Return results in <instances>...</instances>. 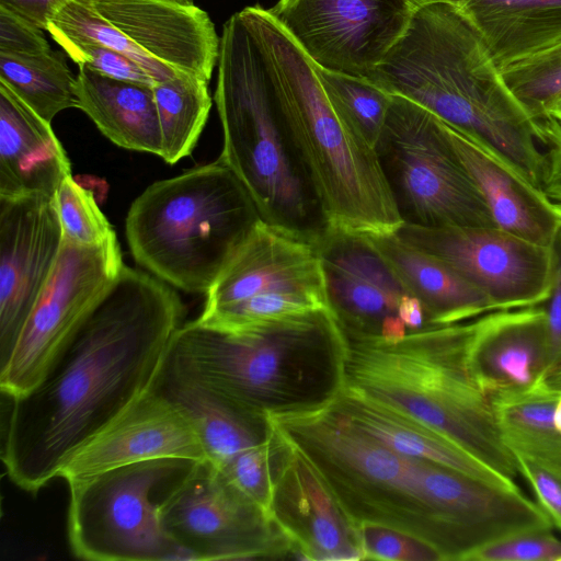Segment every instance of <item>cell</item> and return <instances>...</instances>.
Wrapping results in <instances>:
<instances>
[{"label": "cell", "mask_w": 561, "mask_h": 561, "mask_svg": "<svg viewBox=\"0 0 561 561\" xmlns=\"http://www.w3.org/2000/svg\"><path fill=\"white\" fill-rule=\"evenodd\" d=\"M179 295L124 266L46 376L11 399L2 460L11 481L36 493L67 459L157 378L183 324Z\"/></svg>", "instance_id": "cell-1"}, {"label": "cell", "mask_w": 561, "mask_h": 561, "mask_svg": "<svg viewBox=\"0 0 561 561\" xmlns=\"http://www.w3.org/2000/svg\"><path fill=\"white\" fill-rule=\"evenodd\" d=\"M306 458L350 519L383 526L463 561L473 546L469 526L481 497L477 479L403 455L359 431L331 403L270 415Z\"/></svg>", "instance_id": "cell-2"}, {"label": "cell", "mask_w": 561, "mask_h": 561, "mask_svg": "<svg viewBox=\"0 0 561 561\" xmlns=\"http://www.w3.org/2000/svg\"><path fill=\"white\" fill-rule=\"evenodd\" d=\"M369 81L479 140L523 190L538 185L542 152L533 119L459 5L415 7L405 31Z\"/></svg>", "instance_id": "cell-3"}, {"label": "cell", "mask_w": 561, "mask_h": 561, "mask_svg": "<svg viewBox=\"0 0 561 561\" xmlns=\"http://www.w3.org/2000/svg\"><path fill=\"white\" fill-rule=\"evenodd\" d=\"M169 350L206 386L257 417L324 408L344 383L345 337L329 308L234 331L194 320L178 329Z\"/></svg>", "instance_id": "cell-4"}, {"label": "cell", "mask_w": 561, "mask_h": 561, "mask_svg": "<svg viewBox=\"0 0 561 561\" xmlns=\"http://www.w3.org/2000/svg\"><path fill=\"white\" fill-rule=\"evenodd\" d=\"M473 320L428 325L392 342L343 333V387L431 427L515 481V455L500 434L489 398L468 369Z\"/></svg>", "instance_id": "cell-5"}, {"label": "cell", "mask_w": 561, "mask_h": 561, "mask_svg": "<svg viewBox=\"0 0 561 561\" xmlns=\"http://www.w3.org/2000/svg\"><path fill=\"white\" fill-rule=\"evenodd\" d=\"M214 101L224 134L219 159L261 219L317 242L327 224L287 138L274 66L248 7L224 24Z\"/></svg>", "instance_id": "cell-6"}, {"label": "cell", "mask_w": 561, "mask_h": 561, "mask_svg": "<svg viewBox=\"0 0 561 561\" xmlns=\"http://www.w3.org/2000/svg\"><path fill=\"white\" fill-rule=\"evenodd\" d=\"M248 10L274 66L287 138L327 228L366 236L396 232L403 222L376 149L337 115L313 62L267 9Z\"/></svg>", "instance_id": "cell-7"}, {"label": "cell", "mask_w": 561, "mask_h": 561, "mask_svg": "<svg viewBox=\"0 0 561 561\" xmlns=\"http://www.w3.org/2000/svg\"><path fill=\"white\" fill-rule=\"evenodd\" d=\"M260 220L242 182L218 159L148 186L129 207L126 238L153 276L206 294Z\"/></svg>", "instance_id": "cell-8"}, {"label": "cell", "mask_w": 561, "mask_h": 561, "mask_svg": "<svg viewBox=\"0 0 561 561\" xmlns=\"http://www.w3.org/2000/svg\"><path fill=\"white\" fill-rule=\"evenodd\" d=\"M194 462L158 458L67 482L72 553L93 561L186 560L163 528L160 502Z\"/></svg>", "instance_id": "cell-9"}, {"label": "cell", "mask_w": 561, "mask_h": 561, "mask_svg": "<svg viewBox=\"0 0 561 561\" xmlns=\"http://www.w3.org/2000/svg\"><path fill=\"white\" fill-rule=\"evenodd\" d=\"M375 149L403 224L496 227L432 112L392 95Z\"/></svg>", "instance_id": "cell-10"}, {"label": "cell", "mask_w": 561, "mask_h": 561, "mask_svg": "<svg viewBox=\"0 0 561 561\" xmlns=\"http://www.w3.org/2000/svg\"><path fill=\"white\" fill-rule=\"evenodd\" d=\"M329 308L318 244L260 220L206 293L196 321L234 331Z\"/></svg>", "instance_id": "cell-11"}, {"label": "cell", "mask_w": 561, "mask_h": 561, "mask_svg": "<svg viewBox=\"0 0 561 561\" xmlns=\"http://www.w3.org/2000/svg\"><path fill=\"white\" fill-rule=\"evenodd\" d=\"M124 266L116 236L95 245L64 239L53 271L0 368L3 394L20 397L46 376Z\"/></svg>", "instance_id": "cell-12"}, {"label": "cell", "mask_w": 561, "mask_h": 561, "mask_svg": "<svg viewBox=\"0 0 561 561\" xmlns=\"http://www.w3.org/2000/svg\"><path fill=\"white\" fill-rule=\"evenodd\" d=\"M160 516L186 559L294 558L271 514L207 459L194 462L167 491Z\"/></svg>", "instance_id": "cell-13"}, {"label": "cell", "mask_w": 561, "mask_h": 561, "mask_svg": "<svg viewBox=\"0 0 561 561\" xmlns=\"http://www.w3.org/2000/svg\"><path fill=\"white\" fill-rule=\"evenodd\" d=\"M317 244L328 306L343 333L396 341L430 325L423 302L368 236L327 228Z\"/></svg>", "instance_id": "cell-14"}, {"label": "cell", "mask_w": 561, "mask_h": 561, "mask_svg": "<svg viewBox=\"0 0 561 561\" xmlns=\"http://www.w3.org/2000/svg\"><path fill=\"white\" fill-rule=\"evenodd\" d=\"M396 233L440 260L483 291L496 310L545 305L551 295L553 250L497 227H419Z\"/></svg>", "instance_id": "cell-15"}, {"label": "cell", "mask_w": 561, "mask_h": 561, "mask_svg": "<svg viewBox=\"0 0 561 561\" xmlns=\"http://www.w3.org/2000/svg\"><path fill=\"white\" fill-rule=\"evenodd\" d=\"M414 8L410 0H279L267 11L317 67L369 80Z\"/></svg>", "instance_id": "cell-16"}, {"label": "cell", "mask_w": 561, "mask_h": 561, "mask_svg": "<svg viewBox=\"0 0 561 561\" xmlns=\"http://www.w3.org/2000/svg\"><path fill=\"white\" fill-rule=\"evenodd\" d=\"M62 242L55 195L0 198V368L13 351Z\"/></svg>", "instance_id": "cell-17"}, {"label": "cell", "mask_w": 561, "mask_h": 561, "mask_svg": "<svg viewBox=\"0 0 561 561\" xmlns=\"http://www.w3.org/2000/svg\"><path fill=\"white\" fill-rule=\"evenodd\" d=\"M272 425L270 513L289 540L294 558L362 560L358 527L341 508L306 458Z\"/></svg>", "instance_id": "cell-18"}, {"label": "cell", "mask_w": 561, "mask_h": 561, "mask_svg": "<svg viewBox=\"0 0 561 561\" xmlns=\"http://www.w3.org/2000/svg\"><path fill=\"white\" fill-rule=\"evenodd\" d=\"M206 459L197 426L179 405L151 387L81 445L58 478L67 482L134 462Z\"/></svg>", "instance_id": "cell-19"}, {"label": "cell", "mask_w": 561, "mask_h": 561, "mask_svg": "<svg viewBox=\"0 0 561 561\" xmlns=\"http://www.w3.org/2000/svg\"><path fill=\"white\" fill-rule=\"evenodd\" d=\"M158 61L207 82L218 60L215 25L193 2L84 0Z\"/></svg>", "instance_id": "cell-20"}, {"label": "cell", "mask_w": 561, "mask_h": 561, "mask_svg": "<svg viewBox=\"0 0 561 561\" xmlns=\"http://www.w3.org/2000/svg\"><path fill=\"white\" fill-rule=\"evenodd\" d=\"M541 306L495 310L473 320L467 365L488 398L524 391L546 379L548 329Z\"/></svg>", "instance_id": "cell-21"}, {"label": "cell", "mask_w": 561, "mask_h": 561, "mask_svg": "<svg viewBox=\"0 0 561 561\" xmlns=\"http://www.w3.org/2000/svg\"><path fill=\"white\" fill-rule=\"evenodd\" d=\"M71 163L51 123L0 80V198L55 195Z\"/></svg>", "instance_id": "cell-22"}, {"label": "cell", "mask_w": 561, "mask_h": 561, "mask_svg": "<svg viewBox=\"0 0 561 561\" xmlns=\"http://www.w3.org/2000/svg\"><path fill=\"white\" fill-rule=\"evenodd\" d=\"M179 405L197 426L206 459L220 470L267 440L272 424L251 415L206 386L168 350L152 386Z\"/></svg>", "instance_id": "cell-23"}, {"label": "cell", "mask_w": 561, "mask_h": 561, "mask_svg": "<svg viewBox=\"0 0 561 561\" xmlns=\"http://www.w3.org/2000/svg\"><path fill=\"white\" fill-rule=\"evenodd\" d=\"M331 405L359 431L398 453L497 486L519 490L515 481L488 467L442 434L364 394L342 387Z\"/></svg>", "instance_id": "cell-24"}, {"label": "cell", "mask_w": 561, "mask_h": 561, "mask_svg": "<svg viewBox=\"0 0 561 561\" xmlns=\"http://www.w3.org/2000/svg\"><path fill=\"white\" fill-rule=\"evenodd\" d=\"M439 123L458 161L483 196L496 227L529 242L551 247L558 225L530 201L495 153L440 118Z\"/></svg>", "instance_id": "cell-25"}, {"label": "cell", "mask_w": 561, "mask_h": 561, "mask_svg": "<svg viewBox=\"0 0 561 561\" xmlns=\"http://www.w3.org/2000/svg\"><path fill=\"white\" fill-rule=\"evenodd\" d=\"M78 67L77 108L116 146L160 157L162 139L152 87Z\"/></svg>", "instance_id": "cell-26"}, {"label": "cell", "mask_w": 561, "mask_h": 561, "mask_svg": "<svg viewBox=\"0 0 561 561\" xmlns=\"http://www.w3.org/2000/svg\"><path fill=\"white\" fill-rule=\"evenodd\" d=\"M368 237L423 302L432 324L466 322L496 310L488 296L459 273L396 232Z\"/></svg>", "instance_id": "cell-27"}, {"label": "cell", "mask_w": 561, "mask_h": 561, "mask_svg": "<svg viewBox=\"0 0 561 561\" xmlns=\"http://www.w3.org/2000/svg\"><path fill=\"white\" fill-rule=\"evenodd\" d=\"M459 7L500 70L561 41V0H466Z\"/></svg>", "instance_id": "cell-28"}, {"label": "cell", "mask_w": 561, "mask_h": 561, "mask_svg": "<svg viewBox=\"0 0 561 561\" xmlns=\"http://www.w3.org/2000/svg\"><path fill=\"white\" fill-rule=\"evenodd\" d=\"M561 389L546 379L530 389L489 397L500 434L512 451L561 463L553 414Z\"/></svg>", "instance_id": "cell-29"}, {"label": "cell", "mask_w": 561, "mask_h": 561, "mask_svg": "<svg viewBox=\"0 0 561 561\" xmlns=\"http://www.w3.org/2000/svg\"><path fill=\"white\" fill-rule=\"evenodd\" d=\"M152 89L162 139L160 157L174 164L192 153L205 127L213 103L208 82L181 72Z\"/></svg>", "instance_id": "cell-30"}, {"label": "cell", "mask_w": 561, "mask_h": 561, "mask_svg": "<svg viewBox=\"0 0 561 561\" xmlns=\"http://www.w3.org/2000/svg\"><path fill=\"white\" fill-rule=\"evenodd\" d=\"M66 56L65 51L53 49L37 55L0 53V80L51 123L59 112L77 107L76 76Z\"/></svg>", "instance_id": "cell-31"}, {"label": "cell", "mask_w": 561, "mask_h": 561, "mask_svg": "<svg viewBox=\"0 0 561 561\" xmlns=\"http://www.w3.org/2000/svg\"><path fill=\"white\" fill-rule=\"evenodd\" d=\"M47 32L56 43L94 44L126 55L157 82L181 73L145 53L84 0H64L50 16Z\"/></svg>", "instance_id": "cell-32"}, {"label": "cell", "mask_w": 561, "mask_h": 561, "mask_svg": "<svg viewBox=\"0 0 561 561\" xmlns=\"http://www.w3.org/2000/svg\"><path fill=\"white\" fill-rule=\"evenodd\" d=\"M314 68L337 115L375 148L383 129L392 95L367 79L332 72L316 65Z\"/></svg>", "instance_id": "cell-33"}, {"label": "cell", "mask_w": 561, "mask_h": 561, "mask_svg": "<svg viewBox=\"0 0 561 561\" xmlns=\"http://www.w3.org/2000/svg\"><path fill=\"white\" fill-rule=\"evenodd\" d=\"M507 88L528 115L561 100V41L501 70Z\"/></svg>", "instance_id": "cell-34"}, {"label": "cell", "mask_w": 561, "mask_h": 561, "mask_svg": "<svg viewBox=\"0 0 561 561\" xmlns=\"http://www.w3.org/2000/svg\"><path fill=\"white\" fill-rule=\"evenodd\" d=\"M55 199L64 239L77 244L95 245L116 236L93 193L80 185L72 175L62 181Z\"/></svg>", "instance_id": "cell-35"}, {"label": "cell", "mask_w": 561, "mask_h": 561, "mask_svg": "<svg viewBox=\"0 0 561 561\" xmlns=\"http://www.w3.org/2000/svg\"><path fill=\"white\" fill-rule=\"evenodd\" d=\"M465 561H561V540L551 529L525 531L482 546Z\"/></svg>", "instance_id": "cell-36"}, {"label": "cell", "mask_w": 561, "mask_h": 561, "mask_svg": "<svg viewBox=\"0 0 561 561\" xmlns=\"http://www.w3.org/2000/svg\"><path fill=\"white\" fill-rule=\"evenodd\" d=\"M272 433L273 426L265 443L244 451L221 470L242 493L268 513L272 500Z\"/></svg>", "instance_id": "cell-37"}, {"label": "cell", "mask_w": 561, "mask_h": 561, "mask_svg": "<svg viewBox=\"0 0 561 561\" xmlns=\"http://www.w3.org/2000/svg\"><path fill=\"white\" fill-rule=\"evenodd\" d=\"M363 559L388 561H437L439 553L403 533L371 524L358 526Z\"/></svg>", "instance_id": "cell-38"}, {"label": "cell", "mask_w": 561, "mask_h": 561, "mask_svg": "<svg viewBox=\"0 0 561 561\" xmlns=\"http://www.w3.org/2000/svg\"><path fill=\"white\" fill-rule=\"evenodd\" d=\"M78 66L123 81L153 87L157 81L137 62L116 50L94 44L57 43Z\"/></svg>", "instance_id": "cell-39"}, {"label": "cell", "mask_w": 561, "mask_h": 561, "mask_svg": "<svg viewBox=\"0 0 561 561\" xmlns=\"http://www.w3.org/2000/svg\"><path fill=\"white\" fill-rule=\"evenodd\" d=\"M519 473L533 489L538 505L561 530V463L513 451Z\"/></svg>", "instance_id": "cell-40"}, {"label": "cell", "mask_w": 561, "mask_h": 561, "mask_svg": "<svg viewBox=\"0 0 561 561\" xmlns=\"http://www.w3.org/2000/svg\"><path fill=\"white\" fill-rule=\"evenodd\" d=\"M50 49L43 30L0 5V53L37 55Z\"/></svg>", "instance_id": "cell-41"}, {"label": "cell", "mask_w": 561, "mask_h": 561, "mask_svg": "<svg viewBox=\"0 0 561 561\" xmlns=\"http://www.w3.org/2000/svg\"><path fill=\"white\" fill-rule=\"evenodd\" d=\"M559 227V226H558ZM553 278L552 289L545 304L548 329V371L547 376L561 365V227L552 243ZM547 378V377H546Z\"/></svg>", "instance_id": "cell-42"}, {"label": "cell", "mask_w": 561, "mask_h": 561, "mask_svg": "<svg viewBox=\"0 0 561 561\" xmlns=\"http://www.w3.org/2000/svg\"><path fill=\"white\" fill-rule=\"evenodd\" d=\"M64 0H0V5L11 10L43 31H47L48 21Z\"/></svg>", "instance_id": "cell-43"}, {"label": "cell", "mask_w": 561, "mask_h": 561, "mask_svg": "<svg viewBox=\"0 0 561 561\" xmlns=\"http://www.w3.org/2000/svg\"><path fill=\"white\" fill-rule=\"evenodd\" d=\"M553 422L557 431L561 434V393L556 404Z\"/></svg>", "instance_id": "cell-44"}, {"label": "cell", "mask_w": 561, "mask_h": 561, "mask_svg": "<svg viewBox=\"0 0 561 561\" xmlns=\"http://www.w3.org/2000/svg\"><path fill=\"white\" fill-rule=\"evenodd\" d=\"M466 0H410V2L414 5H421L424 3H431V2H448L457 5H461Z\"/></svg>", "instance_id": "cell-45"}, {"label": "cell", "mask_w": 561, "mask_h": 561, "mask_svg": "<svg viewBox=\"0 0 561 561\" xmlns=\"http://www.w3.org/2000/svg\"><path fill=\"white\" fill-rule=\"evenodd\" d=\"M549 380H550V382H551L554 387H557V388H560V389H561V366H559L558 368H556V369L550 374Z\"/></svg>", "instance_id": "cell-46"}, {"label": "cell", "mask_w": 561, "mask_h": 561, "mask_svg": "<svg viewBox=\"0 0 561 561\" xmlns=\"http://www.w3.org/2000/svg\"><path fill=\"white\" fill-rule=\"evenodd\" d=\"M169 1L181 2V3H190V2H193V0H169Z\"/></svg>", "instance_id": "cell-47"}, {"label": "cell", "mask_w": 561, "mask_h": 561, "mask_svg": "<svg viewBox=\"0 0 561 561\" xmlns=\"http://www.w3.org/2000/svg\"><path fill=\"white\" fill-rule=\"evenodd\" d=\"M557 103L561 105V100H560L559 102H557ZM554 104H556V103H554ZM552 105H553V104H552Z\"/></svg>", "instance_id": "cell-48"}]
</instances>
